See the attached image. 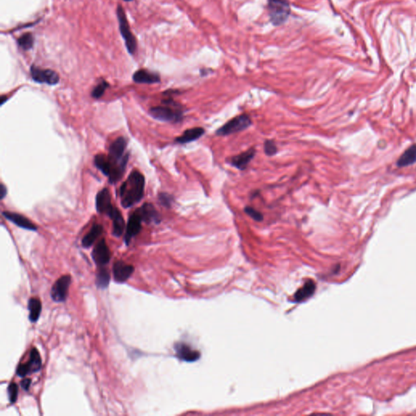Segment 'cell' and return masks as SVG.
Returning <instances> with one entry per match:
<instances>
[{"mask_svg":"<svg viewBox=\"0 0 416 416\" xmlns=\"http://www.w3.org/2000/svg\"><path fill=\"white\" fill-rule=\"evenodd\" d=\"M144 176L138 171H133L120 189V198L123 208H128L139 203L144 195Z\"/></svg>","mask_w":416,"mask_h":416,"instance_id":"6da1fadb","label":"cell"},{"mask_svg":"<svg viewBox=\"0 0 416 416\" xmlns=\"http://www.w3.org/2000/svg\"><path fill=\"white\" fill-rule=\"evenodd\" d=\"M126 147L127 141L123 137H118L111 145L108 156L111 163V171L108 176L110 183H117L125 173L128 160V154H125Z\"/></svg>","mask_w":416,"mask_h":416,"instance_id":"7a4b0ae2","label":"cell"},{"mask_svg":"<svg viewBox=\"0 0 416 416\" xmlns=\"http://www.w3.org/2000/svg\"><path fill=\"white\" fill-rule=\"evenodd\" d=\"M165 106L154 107L150 110V115L154 119L167 122H179L183 118V112L179 108L175 107L172 100L164 102Z\"/></svg>","mask_w":416,"mask_h":416,"instance_id":"3957f363","label":"cell"},{"mask_svg":"<svg viewBox=\"0 0 416 416\" xmlns=\"http://www.w3.org/2000/svg\"><path fill=\"white\" fill-rule=\"evenodd\" d=\"M117 15L118 22H119L120 31H121L124 40H125L126 48L128 50L129 54L133 55L137 50V41H136V39L131 32L128 21H127V17H126L125 13V10L122 8L121 5H119L117 7Z\"/></svg>","mask_w":416,"mask_h":416,"instance_id":"277c9868","label":"cell"},{"mask_svg":"<svg viewBox=\"0 0 416 416\" xmlns=\"http://www.w3.org/2000/svg\"><path fill=\"white\" fill-rule=\"evenodd\" d=\"M268 9L271 21L276 25L283 24L291 12L290 4L286 0H268Z\"/></svg>","mask_w":416,"mask_h":416,"instance_id":"5b68a950","label":"cell"},{"mask_svg":"<svg viewBox=\"0 0 416 416\" xmlns=\"http://www.w3.org/2000/svg\"><path fill=\"white\" fill-rule=\"evenodd\" d=\"M251 119L248 115H240L238 117H234L220 127L216 131V134L219 136H227V135L238 133L249 128L250 126L251 125Z\"/></svg>","mask_w":416,"mask_h":416,"instance_id":"8992f818","label":"cell"},{"mask_svg":"<svg viewBox=\"0 0 416 416\" xmlns=\"http://www.w3.org/2000/svg\"><path fill=\"white\" fill-rule=\"evenodd\" d=\"M42 359L39 350L36 348H33L30 351V359L26 364H19L16 368V375L19 377H25L30 373H38L41 370Z\"/></svg>","mask_w":416,"mask_h":416,"instance_id":"52a82bcc","label":"cell"},{"mask_svg":"<svg viewBox=\"0 0 416 416\" xmlns=\"http://www.w3.org/2000/svg\"><path fill=\"white\" fill-rule=\"evenodd\" d=\"M71 282L72 278L69 275L62 276L55 282L50 291V297L54 302H64L66 301Z\"/></svg>","mask_w":416,"mask_h":416,"instance_id":"ba28073f","label":"cell"},{"mask_svg":"<svg viewBox=\"0 0 416 416\" xmlns=\"http://www.w3.org/2000/svg\"><path fill=\"white\" fill-rule=\"evenodd\" d=\"M30 74L33 80L40 84L55 85L60 82V76L58 75L56 72L50 69H40L39 67L33 65L30 68Z\"/></svg>","mask_w":416,"mask_h":416,"instance_id":"9c48e42d","label":"cell"},{"mask_svg":"<svg viewBox=\"0 0 416 416\" xmlns=\"http://www.w3.org/2000/svg\"><path fill=\"white\" fill-rule=\"evenodd\" d=\"M96 209L98 212L105 214L110 218L118 210L112 205V197L108 189L104 188L97 195Z\"/></svg>","mask_w":416,"mask_h":416,"instance_id":"30bf717a","label":"cell"},{"mask_svg":"<svg viewBox=\"0 0 416 416\" xmlns=\"http://www.w3.org/2000/svg\"><path fill=\"white\" fill-rule=\"evenodd\" d=\"M92 258L94 263L98 267H104L107 265L111 258L110 250L108 248L105 239L98 242V244L95 246L91 254Z\"/></svg>","mask_w":416,"mask_h":416,"instance_id":"8fae6325","label":"cell"},{"mask_svg":"<svg viewBox=\"0 0 416 416\" xmlns=\"http://www.w3.org/2000/svg\"><path fill=\"white\" fill-rule=\"evenodd\" d=\"M142 218L137 210H135L128 218V224L126 226L125 235L124 239L126 246L129 245L132 239L140 233L142 229Z\"/></svg>","mask_w":416,"mask_h":416,"instance_id":"7c38bea8","label":"cell"},{"mask_svg":"<svg viewBox=\"0 0 416 416\" xmlns=\"http://www.w3.org/2000/svg\"><path fill=\"white\" fill-rule=\"evenodd\" d=\"M134 272L133 266L127 264L124 261L119 260L115 262L112 268V273L115 282L117 283H124L132 276Z\"/></svg>","mask_w":416,"mask_h":416,"instance_id":"4fadbf2b","label":"cell"},{"mask_svg":"<svg viewBox=\"0 0 416 416\" xmlns=\"http://www.w3.org/2000/svg\"><path fill=\"white\" fill-rule=\"evenodd\" d=\"M2 215L7 220L12 222L13 224H16V226L20 227L21 229H27V230H30V231H36L38 229L37 226L34 223H32L29 219L25 217L23 215L17 214V213L3 211Z\"/></svg>","mask_w":416,"mask_h":416,"instance_id":"5bb4252c","label":"cell"},{"mask_svg":"<svg viewBox=\"0 0 416 416\" xmlns=\"http://www.w3.org/2000/svg\"><path fill=\"white\" fill-rule=\"evenodd\" d=\"M137 210L140 216L142 218V221L146 222L147 224H159L160 220V215L156 208L151 204H145L143 206L138 208Z\"/></svg>","mask_w":416,"mask_h":416,"instance_id":"9a60e30c","label":"cell"},{"mask_svg":"<svg viewBox=\"0 0 416 416\" xmlns=\"http://www.w3.org/2000/svg\"><path fill=\"white\" fill-rule=\"evenodd\" d=\"M255 153V149H249L248 151L233 157L230 160V164L239 170L246 169L249 163L254 158Z\"/></svg>","mask_w":416,"mask_h":416,"instance_id":"2e32d148","label":"cell"},{"mask_svg":"<svg viewBox=\"0 0 416 416\" xmlns=\"http://www.w3.org/2000/svg\"><path fill=\"white\" fill-rule=\"evenodd\" d=\"M133 80L134 81V83L140 84H154L160 83V77L156 73L141 69L133 74Z\"/></svg>","mask_w":416,"mask_h":416,"instance_id":"e0dca14e","label":"cell"},{"mask_svg":"<svg viewBox=\"0 0 416 416\" xmlns=\"http://www.w3.org/2000/svg\"><path fill=\"white\" fill-rule=\"evenodd\" d=\"M204 133H205L204 128H200V127L190 128V129L185 130L181 136L176 137L175 142L180 143V144H185V143L194 142V141H196V140L200 138L204 134Z\"/></svg>","mask_w":416,"mask_h":416,"instance_id":"ac0fdd59","label":"cell"},{"mask_svg":"<svg viewBox=\"0 0 416 416\" xmlns=\"http://www.w3.org/2000/svg\"><path fill=\"white\" fill-rule=\"evenodd\" d=\"M175 350H176V356L184 361L192 362L199 359V353L195 350H191L190 347L183 343L176 344L175 345Z\"/></svg>","mask_w":416,"mask_h":416,"instance_id":"d6986e66","label":"cell"},{"mask_svg":"<svg viewBox=\"0 0 416 416\" xmlns=\"http://www.w3.org/2000/svg\"><path fill=\"white\" fill-rule=\"evenodd\" d=\"M103 227L101 224H94L91 229L86 235L83 238L82 244L84 248H89L94 244L97 238L103 233Z\"/></svg>","mask_w":416,"mask_h":416,"instance_id":"ffe728a7","label":"cell"},{"mask_svg":"<svg viewBox=\"0 0 416 416\" xmlns=\"http://www.w3.org/2000/svg\"><path fill=\"white\" fill-rule=\"evenodd\" d=\"M28 310L30 311L29 318L30 322H37L42 312L41 301L38 298H30L28 302Z\"/></svg>","mask_w":416,"mask_h":416,"instance_id":"44dd1931","label":"cell"},{"mask_svg":"<svg viewBox=\"0 0 416 416\" xmlns=\"http://www.w3.org/2000/svg\"><path fill=\"white\" fill-rule=\"evenodd\" d=\"M96 275L97 288L105 290L110 284L111 276L108 270L104 267H98Z\"/></svg>","mask_w":416,"mask_h":416,"instance_id":"7402d4cb","label":"cell"},{"mask_svg":"<svg viewBox=\"0 0 416 416\" xmlns=\"http://www.w3.org/2000/svg\"><path fill=\"white\" fill-rule=\"evenodd\" d=\"M316 290V285L312 281H308L305 284L304 286H302V288L297 291V293L295 294V301L296 302H301L303 300L308 298L311 297V295L313 294Z\"/></svg>","mask_w":416,"mask_h":416,"instance_id":"603a6c76","label":"cell"},{"mask_svg":"<svg viewBox=\"0 0 416 416\" xmlns=\"http://www.w3.org/2000/svg\"><path fill=\"white\" fill-rule=\"evenodd\" d=\"M416 162V145L407 149L398 160V167H406Z\"/></svg>","mask_w":416,"mask_h":416,"instance_id":"cb8c5ba5","label":"cell"},{"mask_svg":"<svg viewBox=\"0 0 416 416\" xmlns=\"http://www.w3.org/2000/svg\"><path fill=\"white\" fill-rule=\"evenodd\" d=\"M111 219H112V222H113L112 234L115 237L119 238V237H121L123 234L124 230H125V223L122 213L120 212V210H118V211Z\"/></svg>","mask_w":416,"mask_h":416,"instance_id":"d4e9b609","label":"cell"},{"mask_svg":"<svg viewBox=\"0 0 416 416\" xmlns=\"http://www.w3.org/2000/svg\"><path fill=\"white\" fill-rule=\"evenodd\" d=\"M94 165L106 176H109L111 171V163L108 156L97 155L94 157Z\"/></svg>","mask_w":416,"mask_h":416,"instance_id":"484cf974","label":"cell"},{"mask_svg":"<svg viewBox=\"0 0 416 416\" xmlns=\"http://www.w3.org/2000/svg\"><path fill=\"white\" fill-rule=\"evenodd\" d=\"M34 42H35L34 36L30 33L25 34V35L19 38L18 40H17L18 46L24 50H28L32 48L33 46H34Z\"/></svg>","mask_w":416,"mask_h":416,"instance_id":"4316f807","label":"cell"},{"mask_svg":"<svg viewBox=\"0 0 416 416\" xmlns=\"http://www.w3.org/2000/svg\"><path fill=\"white\" fill-rule=\"evenodd\" d=\"M108 87H109V84L106 81H102L92 90V97L94 98H101Z\"/></svg>","mask_w":416,"mask_h":416,"instance_id":"83f0119b","label":"cell"},{"mask_svg":"<svg viewBox=\"0 0 416 416\" xmlns=\"http://www.w3.org/2000/svg\"><path fill=\"white\" fill-rule=\"evenodd\" d=\"M7 393H8L10 403L14 404L16 403L18 397V385L14 382L10 383L9 386L7 388Z\"/></svg>","mask_w":416,"mask_h":416,"instance_id":"f1b7e54d","label":"cell"},{"mask_svg":"<svg viewBox=\"0 0 416 416\" xmlns=\"http://www.w3.org/2000/svg\"><path fill=\"white\" fill-rule=\"evenodd\" d=\"M264 151L267 156H274L277 152V145L272 140H266L264 142Z\"/></svg>","mask_w":416,"mask_h":416,"instance_id":"f546056e","label":"cell"},{"mask_svg":"<svg viewBox=\"0 0 416 416\" xmlns=\"http://www.w3.org/2000/svg\"><path fill=\"white\" fill-rule=\"evenodd\" d=\"M244 211L253 220H256V221H262L263 220V215L251 207H246Z\"/></svg>","mask_w":416,"mask_h":416,"instance_id":"4dcf8cb0","label":"cell"},{"mask_svg":"<svg viewBox=\"0 0 416 416\" xmlns=\"http://www.w3.org/2000/svg\"><path fill=\"white\" fill-rule=\"evenodd\" d=\"M159 201L160 202V204H162L163 206L166 207V208H170L172 203H173V198L171 195H168V194L161 193L159 195Z\"/></svg>","mask_w":416,"mask_h":416,"instance_id":"1f68e13d","label":"cell"},{"mask_svg":"<svg viewBox=\"0 0 416 416\" xmlns=\"http://www.w3.org/2000/svg\"><path fill=\"white\" fill-rule=\"evenodd\" d=\"M31 379L30 378H25V379L21 382V385L22 387V389L25 391H28L29 389H30V384H31Z\"/></svg>","mask_w":416,"mask_h":416,"instance_id":"d6a6232c","label":"cell"},{"mask_svg":"<svg viewBox=\"0 0 416 416\" xmlns=\"http://www.w3.org/2000/svg\"><path fill=\"white\" fill-rule=\"evenodd\" d=\"M7 195V188L4 185H1V199H4L5 195Z\"/></svg>","mask_w":416,"mask_h":416,"instance_id":"836d02e7","label":"cell"},{"mask_svg":"<svg viewBox=\"0 0 416 416\" xmlns=\"http://www.w3.org/2000/svg\"><path fill=\"white\" fill-rule=\"evenodd\" d=\"M124 1H125V2H129V1H132V0H124Z\"/></svg>","mask_w":416,"mask_h":416,"instance_id":"e575fe53","label":"cell"}]
</instances>
